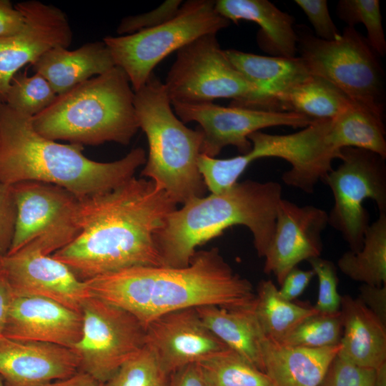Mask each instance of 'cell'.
Listing matches in <instances>:
<instances>
[{
    "instance_id": "20",
    "label": "cell",
    "mask_w": 386,
    "mask_h": 386,
    "mask_svg": "<svg viewBox=\"0 0 386 386\" xmlns=\"http://www.w3.org/2000/svg\"><path fill=\"white\" fill-rule=\"evenodd\" d=\"M72 349L33 341L0 343V375L6 386H46L79 371Z\"/></svg>"
},
{
    "instance_id": "46",
    "label": "cell",
    "mask_w": 386,
    "mask_h": 386,
    "mask_svg": "<svg viewBox=\"0 0 386 386\" xmlns=\"http://www.w3.org/2000/svg\"><path fill=\"white\" fill-rule=\"evenodd\" d=\"M13 297L12 291L6 279L0 272V343L6 340L4 332Z\"/></svg>"
},
{
    "instance_id": "39",
    "label": "cell",
    "mask_w": 386,
    "mask_h": 386,
    "mask_svg": "<svg viewBox=\"0 0 386 386\" xmlns=\"http://www.w3.org/2000/svg\"><path fill=\"white\" fill-rule=\"evenodd\" d=\"M182 4L181 0H167L147 13L127 16L121 21L117 32L131 34L159 26L174 17Z\"/></svg>"
},
{
    "instance_id": "19",
    "label": "cell",
    "mask_w": 386,
    "mask_h": 386,
    "mask_svg": "<svg viewBox=\"0 0 386 386\" xmlns=\"http://www.w3.org/2000/svg\"><path fill=\"white\" fill-rule=\"evenodd\" d=\"M82 326L81 312L56 302L39 297L14 296L4 337L71 348L81 337Z\"/></svg>"
},
{
    "instance_id": "28",
    "label": "cell",
    "mask_w": 386,
    "mask_h": 386,
    "mask_svg": "<svg viewBox=\"0 0 386 386\" xmlns=\"http://www.w3.org/2000/svg\"><path fill=\"white\" fill-rule=\"evenodd\" d=\"M332 146L362 149L386 158L384 117L360 104H352L331 119L328 134Z\"/></svg>"
},
{
    "instance_id": "15",
    "label": "cell",
    "mask_w": 386,
    "mask_h": 386,
    "mask_svg": "<svg viewBox=\"0 0 386 386\" xmlns=\"http://www.w3.org/2000/svg\"><path fill=\"white\" fill-rule=\"evenodd\" d=\"M15 6L23 14L24 24L16 34L0 39L1 101L21 67L32 65L54 47L68 48L73 39L69 20L60 9L33 0Z\"/></svg>"
},
{
    "instance_id": "23",
    "label": "cell",
    "mask_w": 386,
    "mask_h": 386,
    "mask_svg": "<svg viewBox=\"0 0 386 386\" xmlns=\"http://www.w3.org/2000/svg\"><path fill=\"white\" fill-rule=\"evenodd\" d=\"M342 330L338 355L361 367L386 362V325L358 298L341 296Z\"/></svg>"
},
{
    "instance_id": "47",
    "label": "cell",
    "mask_w": 386,
    "mask_h": 386,
    "mask_svg": "<svg viewBox=\"0 0 386 386\" xmlns=\"http://www.w3.org/2000/svg\"><path fill=\"white\" fill-rule=\"evenodd\" d=\"M46 386H103V384L89 374L78 371L70 377L55 380Z\"/></svg>"
},
{
    "instance_id": "48",
    "label": "cell",
    "mask_w": 386,
    "mask_h": 386,
    "mask_svg": "<svg viewBox=\"0 0 386 386\" xmlns=\"http://www.w3.org/2000/svg\"><path fill=\"white\" fill-rule=\"evenodd\" d=\"M374 386H386V362L376 370Z\"/></svg>"
},
{
    "instance_id": "13",
    "label": "cell",
    "mask_w": 386,
    "mask_h": 386,
    "mask_svg": "<svg viewBox=\"0 0 386 386\" xmlns=\"http://www.w3.org/2000/svg\"><path fill=\"white\" fill-rule=\"evenodd\" d=\"M172 106L183 123L195 122L199 124L203 134L200 153L210 157H215L229 145L242 154H247L252 149L248 137L262 129L275 126L305 128L315 121L295 112L223 107L213 102H174Z\"/></svg>"
},
{
    "instance_id": "49",
    "label": "cell",
    "mask_w": 386,
    "mask_h": 386,
    "mask_svg": "<svg viewBox=\"0 0 386 386\" xmlns=\"http://www.w3.org/2000/svg\"><path fill=\"white\" fill-rule=\"evenodd\" d=\"M0 386H6L4 383V379L0 375Z\"/></svg>"
},
{
    "instance_id": "40",
    "label": "cell",
    "mask_w": 386,
    "mask_h": 386,
    "mask_svg": "<svg viewBox=\"0 0 386 386\" xmlns=\"http://www.w3.org/2000/svg\"><path fill=\"white\" fill-rule=\"evenodd\" d=\"M315 29L317 38L332 41L339 39L341 32L333 22L326 0H295Z\"/></svg>"
},
{
    "instance_id": "27",
    "label": "cell",
    "mask_w": 386,
    "mask_h": 386,
    "mask_svg": "<svg viewBox=\"0 0 386 386\" xmlns=\"http://www.w3.org/2000/svg\"><path fill=\"white\" fill-rule=\"evenodd\" d=\"M352 102L333 84L312 75L276 96L266 111L295 112L315 121L332 119Z\"/></svg>"
},
{
    "instance_id": "26",
    "label": "cell",
    "mask_w": 386,
    "mask_h": 386,
    "mask_svg": "<svg viewBox=\"0 0 386 386\" xmlns=\"http://www.w3.org/2000/svg\"><path fill=\"white\" fill-rule=\"evenodd\" d=\"M254 307L233 310L208 305L195 310L204 325L229 350L264 372L262 345L265 336Z\"/></svg>"
},
{
    "instance_id": "10",
    "label": "cell",
    "mask_w": 386,
    "mask_h": 386,
    "mask_svg": "<svg viewBox=\"0 0 386 386\" xmlns=\"http://www.w3.org/2000/svg\"><path fill=\"white\" fill-rule=\"evenodd\" d=\"M11 186L16 220L6 254L26 249L51 255L78 236L81 230L80 199L71 192L36 181Z\"/></svg>"
},
{
    "instance_id": "2",
    "label": "cell",
    "mask_w": 386,
    "mask_h": 386,
    "mask_svg": "<svg viewBox=\"0 0 386 386\" xmlns=\"http://www.w3.org/2000/svg\"><path fill=\"white\" fill-rule=\"evenodd\" d=\"M84 282L92 296L127 310L144 327L187 308L252 307L256 298L252 283L234 272L216 247L196 251L186 267H132Z\"/></svg>"
},
{
    "instance_id": "1",
    "label": "cell",
    "mask_w": 386,
    "mask_h": 386,
    "mask_svg": "<svg viewBox=\"0 0 386 386\" xmlns=\"http://www.w3.org/2000/svg\"><path fill=\"white\" fill-rule=\"evenodd\" d=\"M177 204L152 180L133 177L80 199L78 236L51 256L82 281L138 266H162L154 235Z\"/></svg>"
},
{
    "instance_id": "3",
    "label": "cell",
    "mask_w": 386,
    "mask_h": 386,
    "mask_svg": "<svg viewBox=\"0 0 386 386\" xmlns=\"http://www.w3.org/2000/svg\"><path fill=\"white\" fill-rule=\"evenodd\" d=\"M83 145L61 144L39 134L31 117L0 100V181L53 184L79 199L109 192L134 177L147 160L141 147L110 162L90 159Z\"/></svg>"
},
{
    "instance_id": "41",
    "label": "cell",
    "mask_w": 386,
    "mask_h": 386,
    "mask_svg": "<svg viewBox=\"0 0 386 386\" xmlns=\"http://www.w3.org/2000/svg\"><path fill=\"white\" fill-rule=\"evenodd\" d=\"M16 220V206L11 186L0 181V256L10 248Z\"/></svg>"
},
{
    "instance_id": "42",
    "label": "cell",
    "mask_w": 386,
    "mask_h": 386,
    "mask_svg": "<svg viewBox=\"0 0 386 386\" xmlns=\"http://www.w3.org/2000/svg\"><path fill=\"white\" fill-rule=\"evenodd\" d=\"M314 275L312 269L302 270L297 267L293 268L287 274L281 288L278 290L279 295L286 300L292 301L305 290Z\"/></svg>"
},
{
    "instance_id": "7",
    "label": "cell",
    "mask_w": 386,
    "mask_h": 386,
    "mask_svg": "<svg viewBox=\"0 0 386 386\" xmlns=\"http://www.w3.org/2000/svg\"><path fill=\"white\" fill-rule=\"evenodd\" d=\"M229 24L216 10L215 1L189 0L182 4L174 17L159 26L131 34L105 36L103 41L136 91L167 56L203 35L217 34Z\"/></svg>"
},
{
    "instance_id": "25",
    "label": "cell",
    "mask_w": 386,
    "mask_h": 386,
    "mask_svg": "<svg viewBox=\"0 0 386 386\" xmlns=\"http://www.w3.org/2000/svg\"><path fill=\"white\" fill-rule=\"evenodd\" d=\"M232 65L258 91L248 109L266 111L276 96L305 81L312 75L299 56H266L235 49L224 50Z\"/></svg>"
},
{
    "instance_id": "36",
    "label": "cell",
    "mask_w": 386,
    "mask_h": 386,
    "mask_svg": "<svg viewBox=\"0 0 386 386\" xmlns=\"http://www.w3.org/2000/svg\"><path fill=\"white\" fill-rule=\"evenodd\" d=\"M251 162L247 154L222 159L200 154L197 167L207 189L211 194H219L238 182V178Z\"/></svg>"
},
{
    "instance_id": "16",
    "label": "cell",
    "mask_w": 386,
    "mask_h": 386,
    "mask_svg": "<svg viewBox=\"0 0 386 386\" xmlns=\"http://www.w3.org/2000/svg\"><path fill=\"white\" fill-rule=\"evenodd\" d=\"M14 297H39L81 313L92 295L84 281L51 255L21 249L1 257V270Z\"/></svg>"
},
{
    "instance_id": "38",
    "label": "cell",
    "mask_w": 386,
    "mask_h": 386,
    "mask_svg": "<svg viewBox=\"0 0 386 386\" xmlns=\"http://www.w3.org/2000/svg\"><path fill=\"white\" fill-rule=\"evenodd\" d=\"M376 370L358 366L337 355L320 386H374Z\"/></svg>"
},
{
    "instance_id": "6",
    "label": "cell",
    "mask_w": 386,
    "mask_h": 386,
    "mask_svg": "<svg viewBox=\"0 0 386 386\" xmlns=\"http://www.w3.org/2000/svg\"><path fill=\"white\" fill-rule=\"evenodd\" d=\"M134 105L149 145L141 174L177 204L204 197L207 187L197 167L203 140L201 129L188 128L178 118L164 83L154 73L134 91Z\"/></svg>"
},
{
    "instance_id": "45",
    "label": "cell",
    "mask_w": 386,
    "mask_h": 386,
    "mask_svg": "<svg viewBox=\"0 0 386 386\" xmlns=\"http://www.w3.org/2000/svg\"><path fill=\"white\" fill-rule=\"evenodd\" d=\"M167 386H209L198 363L185 365L169 375Z\"/></svg>"
},
{
    "instance_id": "35",
    "label": "cell",
    "mask_w": 386,
    "mask_h": 386,
    "mask_svg": "<svg viewBox=\"0 0 386 386\" xmlns=\"http://www.w3.org/2000/svg\"><path fill=\"white\" fill-rule=\"evenodd\" d=\"M380 5L378 0H341L337 4V13L347 26L363 24L369 45L377 55L385 56L386 41Z\"/></svg>"
},
{
    "instance_id": "17",
    "label": "cell",
    "mask_w": 386,
    "mask_h": 386,
    "mask_svg": "<svg viewBox=\"0 0 386 386\" xmlns=\"http://www.w3.org/2000/svg\"><path fill=\"white\" fill-rule=\"evenodd\" d=\"M328 225V214L312 205L298 206L282 199L275 226L264 256V272L272 274L281 285L290 270L304 260L319 257L322 234Z\"/></svg>"
},
{
    "instance_id": "32",
    "label": "cell",
    "mask_w": 386,
    "mask_h": 386,
    "mask_svg": "<svg viewBox=\"0 0 386 386\" xmlns=\"http://www.w3.org/2000/svg\"><path fill=\"white\" fill-rule=\"evenodd\" d=\"M57 94L41 75L16 73L12 78L2 102L10 107L33 117L46 109Z\"/></svg>"
},
{
    "instance_id": "37",
    "label": "cell",
    "mask_w": 386,
    "mask_h": 386,
    "mask_svg": "<svg viewBox=\"0 0 386 386\" xmlns=\"http://www.w3.org/2000/svg\"><path fill=\"white\" fill-rule=\"evenodd\" d=\"M307 261L318 279V296L314 307L320 313L339 312L341 296L337 291L338 278L335 264L320 257Z\"/></svg>"
},
{
    "instance_id": "44",
    "label": "cell",
    "mask_w": 386,
    "mask_h": 386,
    "mask_svg": "<svg viewBox=\"0 0 386 386\" xmlns=\"http://www.w3.org/2000/svg\"><path fill=\"white\" fill-rule=\"evenodd\" d=\"M21 11L9 0H0V39L18 32L24 26Z\"/></svg>"
},
{
    "instance_id": "31",
    "label": "cell",
    "mask_w": 386,
    "mask_h": 386,
    "mask_svg": "<svg viewBox=\"0 0 386 386\" xmlns=\"http://www.w3.org/2000/svg\"><path fill=\"white\" fill-rule=\"evenodd\" d=\"M198 364L209 386H275L265 372L231 350Z\"/></svg>"
},
{
    "instance_id": "5",
    "label": "cell",
    "mask_w": 386,
    "mask_h": 386,
    "mask_svg": "<svg viewBox=\"0 0 386 386\" xmlns=\"http://www.w3.org/2000/svg\"><path fill=\"white\" fill-rule=\"evenodd\" d=\"M133 91L125 72L115 66L56 96L31 117L41 136L71 144L127 145L139 129Z\"/></svg>"
},
{
    "instance_id": "29",
    "label": "cell",
    "mask_w": 386,
    "mask_h": 386,
    "mask_svg": "<svg viewBox=\"0 0 386 386\" xmlns=\"http://www.w3.org/2000/svg\"><path fill=\"white\" fill-rule=\"evenodd\" d=\"M337 266L352 280L377 287L386 284V213H380L369 224L360 250L345 252Z\"/></svg>"
},
{
    "instance_id": "22",
    "label": "cell",
    "mask_w": 386,
    "mask_h": 386,
    "mask_svg": "<svg viewBox=\"0 0 386 386\" xmlns=\"http://www.w3.org/2000/svg\"><path fill=\"white\" fill-rule=\"evenodd\" d=\"M32 66L34 73L46 79L59 95L108 71L116 65L109 49L102 41L86 43L74 50L64 46L54 47Z\"/></svg>"
},
{
    "instance_id": "33",
    "label": "cell",
    "mask_w": 386,
    "mask_h": 386,
    "mask_svg": "<svg viewBox=\"0 0 386 386\" xmlns=\"http://www.w3.org/2000/svg\"><path fill=\"white\" fill-rule=\"evenodd\" d=\"M342 330L340 312L316 313L302 320L280 343L307 347H325L340 343Z\"/></svg>"
},
{
    "instance_id": "43",
    "label": "cell",
    "mask_w": 386,
    "mask_h": 386,
    "mask_svg": "<svg viewBox=\"0 0 386 386\" xmlns=\"http://www.w3.org/2000/svg\"><path fill=\"white\" fill-rule=\"evenodd\" d=\"M357 298L386 325V284L377 287L362 284Z\"/></svg>"
},
{
    "instance_id": "24",
    "label": "cell",
    "mask_w": 386,
    "mask_h": 386,
    "mask_svg": "<svg viewBox=\"0 0 386 386\" xmlns=\"http://www.w3.org/2000/svg\"><path fill=\"white\" fill-rule=\"evenodd\" d=\"M215 8L223 17L237 23L240 20L257 24L258 44L274 56L293 58L297 51V33L292 16L267 0H218Z\"/></svg>"
},
{
    "instance_id": "21",
    "label": "cell",
    "mask_w": 386,
    "mask_h": 386,
    "mask_svg": "<svg viewBox=\"0 0 386 386\" xmlns=\"http://www.w3.org/2000/svg\"><path fill=\"white\" fill-rule=\"evenodd\" d=\"M340 343L325 347L287 345L264 337L263 371L275 386H320Z\"/></svg>"
},
{
    "instance_id": "4",
    "label": "cell",
    "mask_w": 386,
    "mask_h": 386,
    "mask_svg": "<svg viewBox=\"0 0 386 386\" xmlns=\"http://www.w3.org/2000/svg\"><path fill=\"white\" fill-rule=\"evenodd\" d=\"M281 185L274 181L244 180L219 194L192 199L167 217L154 241L162 266L189 265L196 249L234 226L247 227L259 257L272 239Z\"/></svg>"
},
{
    "instance_id": "34",
    "label": "cell",
    "mask_w": 386,
    "mask_h": 386,
    "mask_svg": "<svg viewBox=\"0 0 386 386\" xmlns=\"http://www.w3.org/2000/svg\"><path fill=\"white\" fill-rule=\"evenodd\" d=\"M169 377L154 352L145 345L103 386H167Z\"/></svg>"
},
{
    "instance_id": "11",
    "label": "cell",
    "mask_w": 386,
    "mask_h": 386,
    "mask_svg": "<svg viewBox=\"0 0 386 386\" xmlns=\"http://www.w3.org/2000/svg\"><path fill=\"white\" fill-rule=\"evenodd\" d=\"M341 152V164L322 179L334 197L328 224L342 234L350 251L357 252L370 224L364 200H373L379 213H386L385 159L353 147L343 148Z\"/></svg>"
},
{
    "instance_id": "50",
    "label": "cell",
    "mask_w": 386,
    "mask_h": 386,
    "mask_svg": "<svg viewBox=\"0 0 386 386\" xmlns=\"http://www.w3.org/2000/svg\"><path fill=\"white\" fill-rule=\"evenodd\" d=\"M1 257H2L0 256V272L1 270Z\"/></svg>"
},
{
    "instance_id": "8",
    "label": "cell",
    "mask_w": 386,
    "mask_h": 386,
    "mask_svg": "<svg viewBox=\"0 0 386 386\" xmlns=\"http://www.w3.org/2000/svg\"><path fill=\"white\" fill-rule=\"evenodd\" d=\"M300 58L308 72L333 84L352 102L384 117L383 69L377 54L352 26L326 41L297 34Z\"/></svg>"
},
{
    "instance_id": "14",
    "label": "cell",
    "mask_w": 386,
    "mask_h": 386,
    "mask_svg": "<svg viewBox=\"0 0 386 386\" xmlns=\"http://www.w3.org/2000/svg\"><path fill=\"white\" fill-rule=\"evenodd\" d=\"M330 122L315 120L290 134L254 132L248 137L252 149L247 154L252 162L267 157L286 160L291 168L282 176L284 183L311 194L317 182L333 169V161L342 156L330 142Z\"/></svg>"
},
{
    "instance_id": "30",
    "label": "cell",
    "mask_w": 386,
    "mask_h": 386,
    "mask_svg": "<svg viewBox=\"0 0 386 386\" xmlns=\"http://www.w3.org/2000/svg\"><path fill=\"white\" fill-rule=\"evenodd\" d=\"M254 312L265 337L277 342H281L306 317L319 312L314 307L283 299L270 279L259 283Z\"/></svg>"
},
{
    "instance_id": "18",
    "label": "cell",
    "mask_w": 386,
    "mask_h": 386,
    "mask_svg": "<svg viewBox=\"0 0 386 386\" xmlns=\"http://www.w3.org/2000/svg\"><path fill=\"white\" fill-rule=\"evenodd\" d=\"M145 345L169 375L229 349L202 322L195 308L165 314L146 327Z\"/></svg>"
},
{
    "instance_id": "9",
    "label": "cell",
    "mask_w": 386,
    "mask_h": 386,
    "mask_svg": "<svg viewBox=\"0 0 386 386\" xmlns=\"http://www.w3.org/2000/svg\"><path fill=\"white\" fill-rule=\"evenodd\" d=\"M164 84L172 103L230 98L231 106L249 108L258 93L230 62L216 34L203 35L179 49Z\"/></svg>"
},
{
    "instance_id": "12",
    "label": "cell",
    "mask_w": 386,
    "mask_h": 386,
    "mask_svg": "<svg viewBox=\"0 0 386 386\" xmlns=\"http://www.w3.org/2000/svg\"><path fill=\"white\" fill-rule=\"evenodd\" d=\"M81 314V337L71 349L79 358V371L103 384L145 345V327L127 310L94 296Z\"/></svg>"
}]
</instances>
